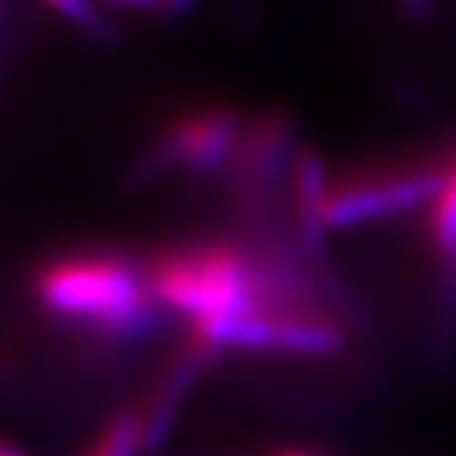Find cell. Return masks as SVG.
<instances>
[{"label": "cell", "mask_w": 456, "mask_h": 456, "mask_svg": "<svg viewBox=\"0 0 456 456\" xmlns=\"http://www.w3.org/2000/svg\"><path fill=\"white\" fill-rule=\"evenodd\" d=\"M146 278L157 305L187 319L190 328L248 314L303 311L286 305L278 281L232 242L166 250L149 262Z\"/></svg>", "instance_id": "obj_1"}, {"label": "cell", "mask_w": 456, "mask_h": 456, "mask_svg": "<svg viewBox=\"0 0 456 456\" xmlns=\"http://www.w3.org/2000/svg\"><path fill=\"white\" fill-rule=\"evenodd\" d=\"M39 303L58 319L105 338H138L157 319L146 270L116 253H72L47 262L37 281Z\"/></svg>", "instance_id": "obj_2"}, {"label": "cell", "mask_w": 456, "mask_h": 456, "mask_svg": "<svg viewBox=\"0 0 456 456\" xmlns=\"http://www.w3.org/2000/svg\"><path fill=\"white\" fill-rule=\"evenodd\" d=\"M445 179V166H402L357 174L333 182L324 204V228L338 232L374 220H387L432 204Z\"/></svg>", "instance_id": "obj_3"}, {"label": "cell", "mask_w": 456, "mask_h": 456, "mask_svg": "<svg viewBox=\"0 0 456 456\" xmlns=\"http://www.w3.org/2000/svg\"><path fill=\"white\" fill-rule=\"evenodd\" d=\"M245 116L228 105H207L182 113L159 135L149 159L151 171H187L209 176L232 166L242 138Z\"/></svg>", "instance_id": "obj_4"}, {"label": "cell", "mask_w": 456, "mask_h": 456, "mask_svg": "<svg viewBox=\"0 0 456 456\" xmlns=\"http://www.w3.org/2000/svg\"><path fill=\"white\" fill-rule=\"evenodd\" d=\"M286 182H289V201H291V217H295L297 240L314 256L324 248V240H328L324 204H328L333 179L328 168H324V162L319 159V154L300 149Z\"/></svg>", "instance_id": "obj_5"}, {"label": "cell", "mask_w": 456, "mask_h": 456, "mask_svg": "<svg viewBox=\"0 0 456 456\" xmlns=\"http://www.w3.org/2000/svg\"><path fill=\"white\" fill-rule=\"evenodd\" d=\"M429 242L440 262V324L456 328V154L445 162V179L429 204Z\"/></svg>", "instance_id": "obj_6"}, {"label": "cell", "mask_w": 456, "mask_h": 456, "mask_svg": "<svg viewBox=\"0 0 456 456\" xmlns=\"http://www.w3.org/2000/svg\"><path fill=\"white\" fill-rule=\"evenodd\" d=\"M47 4L80 25H96V12L91 0H47Z\"/></svg>", "instance_id": "obj_7"}, {"label": "cell", "mask_w": 456, "mask_h": 456, "mask_svg": "<svg viewBox=\"0 0 456 456\" xmlns=\"http://www.w3.org/2000/svg\"><path fill=\"white\" fill-rule=\"evenodd\" d=\"M0 456H25L17 445H12L9 440H4L0 437Z\"/></svg>", "instance_id": "obj_8"}, {"label": "cell", "mask_w": 456, "mask_h": 456, "mask_svg": "<svg viewBox=\"0 0 456 456\" xmlns=\"http://www.w3.org/2000/svg\"><path fill=\"white\" fill-rule=\"evenodd\" d=\"M399 4L404 9H410V12H423V9L429 6V0H399Z\"/></svg>", "instance_id": "obj_9"}, {"label": "cell", "mask_w": 456, "mask_h": 456, "mask_svg": "<svg viewBox=\"0 0 456 456\" xmlns=\"http://www.w3.org/2000/svg\"><path fill=\"white\" fill-rule=\"evenodd\" d=\"M121 6H157V0H116Z\"/></svg>", "instance_id": "obj_10"}, {"label": "cell", "mask_w": 456, "mask_h": 456, "mask_svg": "<svg viewBox=\"0 0 456 456\" xmlns=\"http://www.w3.org/2000/svg\"><path fill=\"white\" fill-rule=\"evenodd\" d=\"M278 456H314V453H305V451H286V453H278Z\"/></svg>", "instance_id": "obj_11"}]
</instances>
